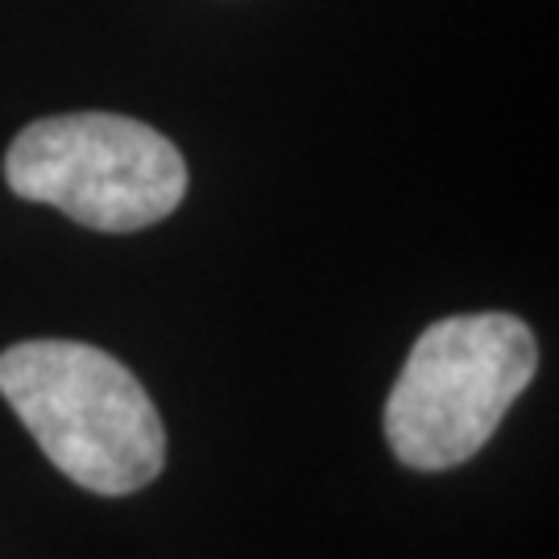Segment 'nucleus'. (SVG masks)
<instances>
[{
  "label": "nucleus",
  "mask_w": 559,
  "mask_h": 559,
  "mask_svg": "<svg viewBox=\"0 0 559 559\" xmlns=\"http://www.w3.org/2000/svg\"><path fill=\"white\" fill-rule=\"evenodd\" d=\"M0 399L41 456L100 498H129L166 464V427L112 353L83 340H21L0 353Z\"/></svg>",
  "instance_id": "f257e3e1"
},
{
  "label": "nucleus",
  "mask_w": 559,
  "mask_h": 559,
  "mask_svg": "<svg viewBox=\"0 0 559 559\" xmlns=\"http://www.w3.org/2000/svg\"><path fill=\"white\" fill-rule=\"evenodd\" d=\"M539 340L510 311L431 323L385 399V440L415 473H448L493 440L535 381Z\"/></svg>",
  "instance_id": "f03ea898"
},
{
  "label": "nucleus",
  "mask_w": 559,
  "mask_h": 559,
  "mask_svg": "<svg viewBox=\"0 0 559 559\" xmlns=\"http://www.w3.org/2000/svg\"><path fill=\"white\" fill-rule=\"evenodd\" d=\"M4 182L25 203L59 207L92 233H141L187 195V162L154 124L120 112H62L25 124Z\"/></svg>",
  "instance_id": "7ed1b4c3"
}]
</instances>
